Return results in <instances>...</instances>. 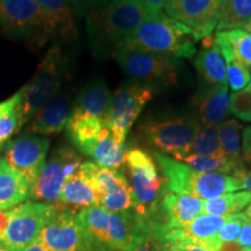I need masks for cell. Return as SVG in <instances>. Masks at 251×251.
<instances>
[{"label":"cell","instance_id":"obj_19","mask_svg":"<svg viewBox=\"0 0 251 251\" xmlns=\"http://www.w3.org/2000/svg\"><path fill=\"white\" fill-rule=\"evenodd\" d=\"M194 67L203 87L227 83V64L213 34L201 40V47L194 58Z\"/></svg>","mask_w":251,"mask_h":251},{"label":"cell","instance_id":"obj_23","mask_svg":"<svg viewBox=\"0 0 251 251\" xmlns=\"http://www.w3.org/2000/svg\"><path fill=\"white\" fill-rule=\"evenodd\" d=\"M54 27L57 40L71 42L77 37L78 14L72 0H35Z\"/></svg>","mask_w":251,"mask_h":251},{"label":"cell","instance_id":"obj_28","mask_svg":"<svg viewBox=\"0 0 251 251\" xmlns=\"http://www.w3.org/2000/svg\"><path fill=\"white\" fill-rule=\"evenodd\" d=\"M243 126L234 119H226L218 126L219 140L225 156L238 169L243 168L241 151V130Z\"/></svg>","mask_w":251,"mask_h":251},{"label":"cell","instance_id":"obj_27","mask_svg":"<svg viewBox=\"0 0 251 251\" xmlns=\"http://www.w3.org/2000/svg\"><path fill=\"white\" fill-rule=\"evenodd\" d=\"M125 144H120L113 137L109 128L103 124L96 143L90 152V157L99 166L109 169H118L126 164Z\"/></svg>","mask_w":251,"mask_h":251},{"label":"cell","instance_id":"obj_11","mask_svg":"<svg viewBox=\"0 0 251 251\" xmlns=\"http://www.w3.org/2000/svg\"><path fill=\"white\" fill-rule=\"evenodd\" d=\"M83 159L71 147L61 146L46 163L33 184L29 198L43 203L56 205L61 196L63 185L79 170Z\"/></svg>","mask_w":251,"mask_h":251},{"label":"cell","instance_id":"obj_38","mask_svg":"<svg viewBox=\"0 0 251 251\" xmlns=\"http://www.w3.org/2000/svg\"><path fill=\"white\" fill-rule=\"evenodd\" d=\"M162 251H212L205 247L186 242V241H172L158 244Z\"/></svg>","mask_w":251,"mask_h":251},{"label":"cell","instance_id":"obj_46","mask_svg":"<svg viewBox=\"0 0 251 251\" xmlns=\"http://www.w3.org/2000/svg\"><path fill=\"white\" fill-rule=\"evenodd\" d=\"M140 1L148 6L149 8H151L152 11L162 12V9H164V6L168 0H140Z\"/></svg>","mask_w":251,"mask_h":251},{"label":"cell","instance_id":"obj_4","mask_svg":"<svg viewBox=\"0 0 251 251\" xmlns=\"http://www.w3.org/2000/svg\"><path fill=\"white\" fill-rule=\"evenodd\" d=\"M153 157L163 172L165 192L188 194L209 200L241 190L240 183L234 176L221 172H197L185 163L158 151L153 152Z\"/></svg>","mask_w":251,"mask_h":251},{"label":"cell","instance_id":"obj_9","mask_svg":"<svg viewBox=\"0 0 251 251\" xmlns=\"http://www.w3.org/2000/svg\"><path fill=\"white\" fill-rule=\"evenodd\" d=\"M155 91V87L147 84L129 81L112 94L103 124L111 129L117 142L125 144L130 128L140 117L146 103L152 98Z\"/></svg>","mask_w":251,"mask_h":251},{"label":"cell","instance_id":"obj_21","mask_svg":"<svg viewBox=\"0 0 251 251\" xmlns=\"http://www.w3.org/2000/svg\"><path fill=\"white\" fill-rule=\"evenodd\" d=\"M99 196L92 185L84 177L80 170L68 178L63 185L61 196L56 205L59 211H67L76 214L81 209L98 206Z\"/></svg>","mask_w":251,"mask_h":251},{"label":"cell","instance_id":"obj_31","mask_svg":"<svg viewBox=\"0 0 251 251\" xmlns=\"http://www.w3.org/2000/svg\"><path fill=\"white\" fill-rule=\"evenodd\" d=\"M199 157H226L219 140L218 126L202 125L191 143L187 155ZM185 157V156H184ZM227 158V157H226Z\"/></svg>","mask_w":251,"mask_h":251},{"label":"cell","instance_id":"obj_16","mask_svg":"<svg viewBox=\"0 0 251 251\" xmlns=\"http://www.w3.org/2000/svg\"><path fill=\"white\" fill-rule=\"evenodd\" d=\"M227 220L226 216L201 214L185 227L156 230L152 233L157 243L186 241L198 246L205 247L212 251H220L222 244L218 241V233Z\"/></svg>","mask_w":251,"mask_h":251},{"label":"cell","instance_id":"obj_41","mask_svg":"<svg viewBox=\"0 0 251 251\" xmlns=\"http://www.w3.org/2000/svg\"><path fill=\"white\" fill-rule=\"evenodd\" d=\"M24 97V87H21L17 93L13 94L11 98H8L5 101L0 102V118H2L4 115L8 114L9 112H12L19 106V103L21 102Z\"/></svg>","mask_w":251,"mask_h":251},{"label":"cell","instance_id":"obj_22","mask_svg":"<svg viewBox=\"0 0 251 251\" xmlns=\"http://www.w3.org/2000/svg\"><path fill=\"white\" fill-rule=\"evenodd\" d=\"M111 98L112 96L103 78H94L80 90L72 105L71 114L89 115L105 120Z\"/></svg>","mask_w":251,"mask_h":251},{"label":"cell","instance_id":"obj_42","mask_svg":"<svg viewBox=\"0 0 251 251\" xmlns=\"http://www.w3.org/2000/svg\"><path fill=\"white\" fill-rule=\"evenodd\" d=\"M233 176L238 180V183H240L241 190L251 192V174L246 170L244 166L235 171Z\"/></svg>","mask_w":251,"mask_h":251},{"label":"cell","instance_id":"obj_26","mask_svg":"<svg viewBox=\"0 0 251 251\" xmlns=\"http://www.w3.org/2000/svg\"><path fill=\"white\" fill-rule=\"evenodd\" d=\"M215 43L228 61H238L251 68V34L243 29L220 30L215 34Z\"/></svg>","mask_w":251,"mask_h":251},{"label":"cell","instance_id":"obj_39","mask_svg":"<svg viewBox=\"0 0 251 251\" xmlns=\"http://www.w3.org/2000/svg\"><path fill=\"white\" fill-rule=\"evenodd\" d=\"M242 162L246 170L251 174V126H247L243 128Z\"/></svg>","mask_w":251,"mask_h":251},{"label":"cell","instance_id":"obj_7","mask_svg":"<svg viewBox=\"0 0 251 251\" xmlns=\"http://www.w3.org/2000/svg\"><path fill=\"white\" fill-rule=\"evenodd\" d=\"M126 164L130 175L134 212L149 222L158 211L164 192V179L159 177L152 157L140 148L126 151Z\"/></svg>","mask_w":251,"mask_h":251},{"label":"cell","instance_id":"obj_5","mask_svg":"<svg viewBox=\"0 0 251 251\" xmlns=\"http://www.w3.org/2000/svg\"><path fill=\"white\" fill-rule=\"evenodd\" d=\"M0 33L39 49L56 31L35 0H0Z\"/></svg>","mask_w":251,"mask_h":251},{"label":"cell","instance_id":"obj_14","mask_svg":"<svg viewBox=\"0 0 251 251\" xmlns=\"http://www.w3.org/2000/svg\"><path fill=\"white\" fill-rule=\"evenodd\" d=\"M49 144V140L46 137L30 134L21 135L5 144L4 159L33 186L46 165Z\"/></svg>","mask_w":251,"mask_h":251},{"label":"cell","instance_id":"obj_24","mask_svg":"<svg viewBox=\"0 0 251 251\" xmlns=\"http://www.w3.org/2000/svg\"><path fill=\"white\" fill-rule=\"evenodd\" d=\"M31 185L23 175L0 158V211L21 205L30 196Z\"/></svg>","mask_w":251,"mask_h":251},{"label":"cell","instance_id":"obj_34","mask_svg":"<svg viewBox=\"0 0 251 251\" xmlns=\"http://www.w3.org/2000/svg\"><path fill=\"white\" fill-rule=\"evenodd\" d=\"M227 64V83L231 91L237 92L246 89L250 83L251 75L250 68L238 61H228Z\"/></svg>","mask_w":251,"mask_h":251},{"label":"cell","instance_id":"obj_48","mask_svg":"<svg viewBox=\"0 0 251 251\" xmlns=\"http://www.w3.org/2000/svg\"><path fill=\"white\" fill-rule=\"evenodd\" d=\"M0 251H14L7 243L4 241H0Z\"/></svg>","mask_w":251,"mask_h":251},{"label":"cell","instance_id":"obj_1","mask_svg":"<svg viewBox=\"0 0 251 251\" xmlns=\"http://www.w3.org/2000/svg\"><path fill=\"white\" fill-rule=\"evenodd\" d=\"M152 11L140 0H111L86 15V31L93 54L98 57L117 56L131 34Z\"/></svg>","mask_w":251,"mask_h":251},{"label":"cell","instance_id":"obj_6","mask_svg":"<svg viewBox=\"0 0 251 251\" xmlns=\"http://www.w3.org/2000/svg\"><path fill=\"white\" fill-rule=\"evenodd\" d=\"M65 71L67 58L61 46L54 43L40 62L34 77L24 86L23 100L17 107L21 127L59 92Z\"/></svg>","mask_w":251,"mask_h":251},{"label":"cell","instance_id":"obj_36","mask_svg":"<svg viewBox=\"0 0 251 251\" xmlns=\"http://www.w3.org/2000/svg\"><path fill=\"white\" fill-rule=\"evenodd\" d=\"M230 113L237 119L251 122V91L249 86L231 93Z\"/></svg>","mask_w":251,"mask_h":251},{"label":"cell","instance_id":"obj_29","mask_svg":"<svg viewBox=\"0 0 251 251\" xmlns=\"http://www.w3.org/2000/svg\"><path fill=\"white\" fill-rule=\"evenodd\" d=\"M251 21V0H224L218 31L244 29Z\"/></svg>","mask_w":251,"mask_h":251},{"label":"cell","instance_id":"obj_15","mask_svg":"<svg viewBox=\"0 0 251 251\" xmlns=\"http://www.w3.org/2000/svg\"><path fill=\"white\" fill-rule=\"evenodd\" d=\"M39 238L49 251H99L83 231L76 214L57 208Z\"/></svg>","mask_w":251,"mask_h":251},{"label":"cell","instance_id":"obj_17","mask_svg":"<svg viewBox=\"0 0 251 251\" xmlns=\"http://www.w3.org/2000/svg\"><path fill=\"white\" fill-rule=\"evenodd\" d=\"M202 213L203 200L200 198L164 191L151 234L156 230L185 227Z\"/></svg>","mask_w":251,"mask_h":251},{"label":"cell","instance_id":"obj_37","mask_svg":"<svg viewBox=\"0 0 251 251\" xmlns=\"http://www.w3.org/2000/svg\"><path fill=\"white\" fill-rule=\"evenodd\" d=\"M20 118H19L18 109L15 108L8 114L0 118V148L5 146L6 142L21 129Z\"/></svg>","mask_w":251,"mask_h":251},{"label":"cell","instance_id":"obj_43","mask_svg":"<svg viewBox=\"0 0 251 251\" xmlns=\"http://www.w3.org/2000/svg\"><path fill=\"white\" fill-rule=\"evenodd\" d=\"M236 243L241 248H251V222L247 220L241 229L240 236H238Z\"/></svg>","mask_w":251,"mask_h":251},{"label":"cell","instance_id":"obj_33","mask_svg":"<svg viewBox=\"0 0 251 251\" xmlns=\"http://www.w3.org/2000/svg\"><path fill=\"white\" fill-rule=\"evenodd\" d=\"M179 162H183L197 172H221L233 175L237 168L226 157H199L194 155L185 156Z\"/></svg>","mask_w":251,"mask_h":251},{"label":"cell","instance_id":"obj_25","mask_svg":"<svg viewBox=\"0 0 251 251\" xmlns=\"http://www.w3.org/2000/svg\"><path fill=\"white\" fill-rule=\"evenodd\" d=\"M103 126V120L89 115L70 114L65 126V133L68 139L76 148L90 156L94 143Z\"/></svg>","mask_w":251,"mask_h":251},{"label":"cell","instance_id":"obj_45","mask_svg":"<svg viewBox=\"0 0 251 251\" xmlns=\"http://www.w3.org/2000/svg\"><path fill=\"white\" fill-rule=\"evenodd\" d=\"M9 219H11V209H7V211H0V241H5Z\"/></svg>","mask_w":251,"mask_h":251},{"label":"cell","instance_id":"obj_10","mask_svg":"<svg viewBox=\"0 0 251 251\" xmlns=\"http://www.w3.org/2000/svg\"><path fill=\"white\" fill-rule=\"evenodd\" d=\"M117 61L131 81L147 84L157 90L177 81L179 59L152 54L142 50L121 49L115 56Z\"/></svg>","mask_w":251,"mask_h":251},{"label":"cell","instance_id":"obj_32","mask_svg":"<svg viewBox=\"0 0 251 251\" xmlns=\"http://www.w3.org/2000/svg\"><path fill=\"white\" fill-rule=\"evenodd\" d=\"M98 206L112 213L134 211L135 202L130 184L126 181L108 192L101 194L99 197Z\"/></svg>","mask_w":251,"mask_h":251},{"label":"cell","instance_id":"obj_47","mask_svg":"<svg viewBox=\"0 0 251 251\" xmlns=\"http://www.w3.org/2000/svg\"><path fill=\"white\" fill-rule=\"evenodd\" d=\"M25 251H49V250L43 246V243L41 242L40 238H37L35 242L31 244L30 247H28Z\"/></svg>","mask_w":251,"mask_h":251},{"label":"cell","instance_id":"obj_51","mask_svg":"<svg viewBox=\"0 0 251 251\" xmlns=\"http://www.w3.org/2000/svg\"><path fill=\"white\" fill-rule=\"evenodd\" d=\"M242 251H251V248H243Z\"/></svg>","mask_w":251,"mask_h":251},{"label":"cell","instance_id":"obj_35","mask_svg":"<svg viewBox=\"0 0 251 251\" xmlns=\"http://www.w3.org/2000/svg\"><path fill=\"white\" fill-rule=\"evenodd\" d=\"M248 220L244 213H236V214L227 215V220L220 228L218 233V241L224 246L226 243L236 242L240 236L241 229Z\"/></svg>","mask_w":251,"mask_h":251},{"label":"cell","instance_id":"obj_12","mask_svg":"<svg viewBox=\"0 0 251 251\" xmlns=\"http://www.w3.org/2000/svg\"><path fill=\"white\" fill-rule=\"evenodd\" d=\"M56 212L54 205L26 202L11 209L5 241L14 251H25L40 237L43 228Z\"/></svg>","mask_w":251,"mask_h":251},{"label":"cell","instance_id":"obj_50","mask_svg":"<svg viewBox=\"0 0 251 251\" xmlns=\"http://www.w3.org/2000/svg\"><path fill=\"white\" fill-rule=\"evenodd\" d=\"M244 30H246V31H248V33H251V21H250V23H249V24H248V25H247V26H246V28H244Z\"/></svg>","mask_w":251,"mask_h":251},{"label":"cell","instance_id":"obj_18","mask_svg":"<svg viewBox=\"0 0 251 251\" xmlns=\"http://www.w3.org/2000/svg\"><path fill=\"white\" fill-rule=\"evenodd\" d=\"M72 105L74 102L70 94L58 92L31 118L28 130L40 135L61 133L63 129H65V126L70 118Z\"/></svg>","mask_w":251,"mask_h":251},{"label":"cell","instance_id":"obj_13","mask_svg":"<svg viewBox=\"0 0 251 251\" xmlns=\"http://www.w3.org/2000/svg\"><path fill=\"white\" fill-rule=\"evenodd\" d=\"M224 0H168L165 13L193 31L194 39L212 35L221 17Z\"/></svg>","mask_w":251,"mask_h":251},{"label":"cell","instance_id":"obj_49","mask_svg":"<svg viewBox=\"0 0 251 251\" xmlns=\"http://www.w3.org/2000/svg\"><path fill=\"white\" fill-rule=\"evenodd\" d=\"M243 213H244V214H246L248 220H249V221L251 222V200H250L249 205H248V207L246 208V211H244Z\"/></svg>","mask_w":251,"mask_h":251},{"label":"cell","instance_id":"obj_44","mask_svg":"<svg viewBox=\"0 0 251 251\" xmlns=\"http://www.w3.org/2000/svg\"><path fill=\"white\" fill-rule=\"evenodd\" d=\"M130 251H159V246L155 240V237L149 236L147 240H144L142 243L139 244L137 247H135L133 250Z\"/></svg>","mask_w":251,"mask_h":251},{"label":"cell","instance_id":"obj_3","mask_svg":"<svg viewBox=\"0 0 251 251\" xmlns=\"http://www.w3.org/2000/svg\"><path fill=\"white\" fill-rule=\"evenodd\" d=\"M196 41L190 28L159 12L141 24L124 48L142 50L176 59L192 58L197 52Z\"/></svg>","mask_w":251,"mask_h":251},{"label":"cell","instance_id":"obj_8","mask_svg":"<svg viewBox=\"0 0 251 251\" xmlns=\"http://www.w3.org/2000/svg\"><path fill=\"white\" fill-rule=\"evenodd\" d=\"M201 127L198 117H184L148 120L140 126L141 135L158 152L180 161L187 155L191 143Z\"/></svg>","mask_w":251,"mask_h":251},{"label":"cell","instance_id":"obj_40","mask_svg":"<svg viewBox=\"0 0 251 251\" xmlns=\"http://www.w3.org/2000/svg\"><path fill=\"white\" fill-rule=\"evenodd\" d=\"M72 1H74L78 14L85 15L86 17L90 12L102 7V6H105L111 0H72Z\"/></svg>","mask_w":251,"mask_h":251},{"label":"cell","instance_id":"obj_20","mask_svg":"<svg viewBox=\"0 0 251 251\" xmlns=\"http://www.w3.org/2000/svg\"><path fill=\"white\" fill-rule=\"evenodd\" d=\"M194 103L197 117L202 125L219 126L230 113L228 83L200 89L194 99Z\"/></svg>","mask_w":251,"mask_h":251},{"label":"cell","instance_id":"obj_30","mask_svg":"<svg viewBox=\"0 0 251 251\" xmlns=\"http://www.w3.org/2000/svg\"><path fill=\"white\" fill-rule=\"evenodd\" d=\"M251 192H230L203 201V213L209 215L226 216L240 213L249 205Z\"/></svg>","mask_w":251,"mask_h":251},{"label":"cell","instance_id":"obj_52","mask_svg":"<svg viewBox=\"0 0 251 251\" xmlns=\"http://www.w3.org/2000/svg\"><path fill=\"white\" fill-rule=\"evenodd\" d=\"M249 89H250V91H251V83H250V85H249Z\"/></svg>","mask_w":251,"mask_h":251},{"label":"cell","instance_id":"obj_2","mask_svg":"<svg viewBox=\"0 0 251 251\" xmlns=\"http://www.w3.org/2000/svg\"><path fill=\"white\" fill-rule=\"evenodd\" d=\"M78 224L99 251H130L151 236V228L134 211L112 213L100 206L81 209Z\"/></svg>","mask_w":251,"mask_h":251}]
</instances>
